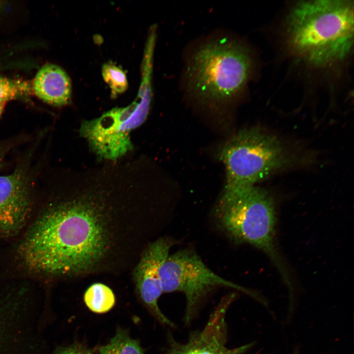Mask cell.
I'll list each match as a JSON object with an SVG mask.
<instances>
[{
	"label": "cell",
	"instance_id": "ba28073f",
	"mask_svg": "<svg viewBox=\"0 0 354 354\" xmlns=\"http://www.w3.org/2000/svg\"><path fill=\"white\" fill-rule=\"evenodd\" d=\"M235 296L233 293L224 296L210 315L204 328L190 334L186 343L176 341L169 334V347L164 354H244L252 346L251 343L234 348L226 346V313Z\"/></svg>",
	"mask_w": 354,
	"mask_h": 354
},
{
	"label": "cell",
	"instance_id": "30bf717a",
	"mask_svg": "<svg viewBox=\"0 0 354 354\" xmlns=\"http://www.w3.org/2000/svg\"><path fill=\"white\" fill-rule=\"evenodd\" d=\"M31 210V196L24 173L16 171L0 176V237L18 235L26 226Z\"/></svg>",
	"mask_w": 354,
	"mask_h": 354
},
{
	"label": "cell",
	"instance_id": "8992f818",
	"mask_svg": "<svg viewBox=\"0 0 354 354\" xmlns=\"http://www.w3.org/2000/svg\"><path fill=\"white\" fill-rule=\"evenodd\" d=\"M151 98V85L142 83L134 102L125 107L114 108L97 118L84 121L79 133L98 157L116 161L132 149L131 133L146 120Z\"/></svg>",
	"mask_w": 354,
	"mask_h": 354
},
{
	"label": "cell",
	"instance_id": "3957f363",
	"mask_svg": "<svg viewBox=\"0 0 354 354\" xmlns=\"http://www.w3.org/2000/svg\"><path fill=\"white\" fill-rule=\"evenodd\" d=\"M354 4L350 0L298 2L286 20V39L298 58L319 66L344 61L354 43Z\"/></svg>",
	"mask_w": 354,
	"mask_h": 354
},
{
	"label": "cell",
	"instance_id": "4fadbf2b",
	"mask_svg": "<svg viewBox=\"0 0 354 354\" xmlns=\"http://www.w3.org/2000/svg\"><path fill=\"white\" fill-rule=\"evenodd\" d=\"M98 351V354H144L139 340L131 338L127 330L119 327L110 342Z\"/></svg>",
	"mask_w": 354,
	"mask_h": 354
},
{
	"label": "cell",
	"instance_id": "7c38bea8",
	"mask_svg": "<svg viewBox=\"0 0 354 354\" xmlns=\"http://www.w3.org/2000/svg\"><path fill=\"white\" fill-rule=\"evenodd\" d=\"M84 301L91 311L99 314L110 311L115 304V296L107 285L96 283L92 284L84 294Z\"/></svg>",
	"mask_w": 354,
	"mask_h": 354
},
{
	"label": "cell",
	"instance_id": "6da1fadb",
	"mask_svg": "<svg viewBox=\"0 0 354 354\" xmlns=\"http://www.w3.org/2000/svg\"><path fill=\"white\" fill-rule=\"evenodd\" d=\"M67 196L51 204L17 244L14 257L28 275L56 278L100 267L117 241L118 216L138 206V190L122 163L75 170Z\"/></svg>",
	"mask_w": 354,
	"mask_h": 354
},
{
	"label": "cell",
	"instance_id": "9a60e30c",
	"mask_svg": "<svg viewBox=\"0 0 354 354\" xmlns=\"http://www.w3.org/2000/svg\"><path fill=\"white\" fill-rule=\"evenodd\" d=\"M102 72L103 79L110 87L114 97L127 89L126 75L121 67L113 63H106L103 65Z\"/></svg>",
	"mask_w": 354,
	"mask_h": 354
},
{
	"label": "cell",
	"instance_id": "5bb4252c",
	"mask_svg": "<svg viewBox=\"0 0 354 354\" xmlns=\"http://www.w3.org/2000/svg\"><path fill=\"white\" fill-rule=\"evenodd\" d=\"M32 93L31 83L0 76V103L25 98Z\"/></svg>",
	"mask_w": 354,
	"mask_h": 354
},
{
	"label": "cell",
	"instance_id": "8fae6325",
	"mask_svg": "<svg viewBox=\"0 0 354 354\" xmlns=\"http://www.w3.org/2000/svg\"><path fill=\"white\" fill-rule=\"evenodd\" d=\"M31 85L32 93L48 104L62 106L70 101V78L65 71L57 65H43L36 74Z\"/></svg>",
	"mask_w": 354,
	"mask_h": 354
},
{
	"label": "cell",
	"instance_id": "277c9868",
	"mask_svg": "<svg viewBox=\"0 0 354 354\" xmlns=\"http://www.w3.org/2000/svg\"><path fill=\"white\" fill-rule=\"evenodd\" d=\"M214 217L218 227L230 239L262 251L276 266L286 285L292 284L275 245V203L267 191L253 186L229 200L219 201Z\"/></svg>",
	"mask_w": 354,
	"mask_h": 354
},
{
	"label": "cell",
	"instance_id": "5b68a950",
	"mask_svg": "<svg viewBox=\"0 0 354 354\" xmlns=\"http://www.w3.org/2000/svg\"><path fill=\"white\" fill-rule=\"evenodd\" d=\"M226 181L219 201L228 200L295 160L275 136L257 128L239 131L221 149Z\"/></svg>",
	"mask_w": 354,
	"mask_h": 354
},
{
	"label": "cell",
	"instance_id": "2e32d148",
	"mask_svg": "<svg viewBox=\"0 0 354 354\" xmlns=\"http://www.w3.org/2000/svg\"><path fill=\"white\" fill-rule=\"evenodd\" d=\"M54 354H94V350L80 342L58 347Z\"/></svg>",
	"mask_w": 354,
	"mask_h": 354
},
{
	"label": "cell",
	"instance_id": "7a4b0ae2",
	"mask_svg": "<svg viewBox=\"0 0 354 354\" xmlns=\"http://www.w3.org/2000/svg\"><path fill=\"white\" fill-rule=\"evenodd\" d=\"M252 67L250 51L241 40L231 32L214 31L185 48L181 90L202 102L229 101L245 90Z\"/></svg>",
	"mask_w": 354,
	"mask_h": 354
},
{
	"label": "cell",
	"instance_id": "e0dca14e",
	"mask_svg": "<svg viewBox=\"0 0 354 354\" xmlns=\"http://www.w3.org/2000/svg\"><path fill=\"white\" fill-rule=\"evenodd\" d=\"M6 103H0V116L2 113L4 107L5 106Z\"/></svg>",
	"mask_w": 354,
	"mask_h": 354
},
{
	"label": "cell",
	"instance_id": "ac0fdd59",
	"mask_svg": "<svg viewBox=\"0 0 354 354\" xmlns=\"http://www.w3.org/2000/svg\"><path fill=\"white\" fill-rule=\"evenodd\" d=\"M1 154H0V165H1Z\"/></svg>",
	"mask_w": 354,
	"mask_h": 354
},
{
	"label": "cell",
	"instance_id": "52a82bcc",
	"mask_svg": "<svg viewBox=\"0 0 354 354\" xmlns=\"http://www.w3.org/2000/svg\"><path fill=\"white\" fill-rule=\"evenodd\" d=\"M159 275L163 293L179 292L185 295L184 322L187 324L205 298L217 287L234 289L259 299L255 292L215 274L192 248L169 254L161 266Z\"/></svg>",
	"mask_w": 354,
	"mask_h": 354
},
{
	"label": "cell",
	"instance_id": "9c48e42d",
	"mask_svg": "<svg viewBox=\"0 0 354 354\" xmlns=\"http://www.w3.org/2000/svg\"><path fill=\"white\" fill-rule=\"evenodd\" d=\"M176 242L166 237H160L146 248L133 271L134 281L138 296L142 303L160 323L175 327L161 311L158 299L163 293L159 275L161 266Z\"/></svg>",
	"mask_w": 354,
	"mask_h": 354
}]
</instances>
